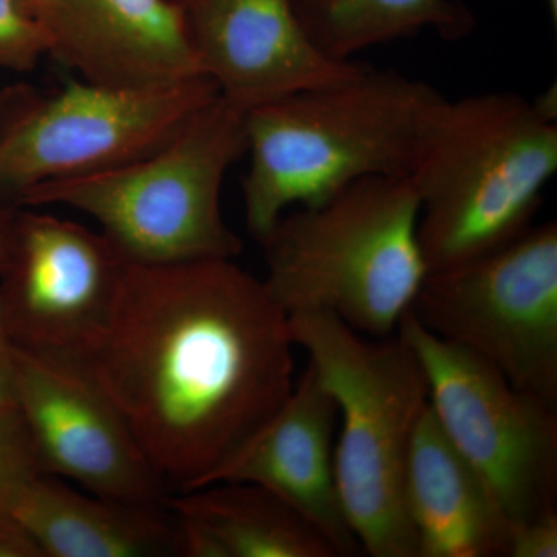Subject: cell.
Listing matches in <instances>:
<instances>
[{
    "mask_svg": "<svg viewBox=\"0 0 557 557\" xmlns=\"http://www.w3.org/2000/svg\"><path fill=\"white\" fill-rule=\"evenodd\" d=\"M288 317L233 259L127 260L78 351L171 494L207 485L287 401Z\"/></svg>",
    "mask_w": 557,
    "mask_h": 557,
    "instance_id": "obj_1",
    "label": "cell"
},
{
    "mask_svg": "<svg viewBox=\"0 0 557 557\" xmlns=\"http://www.w3.org/2000/svg\"><path fill=\"white\" fill-rule=\"evenodd\" d=\"M443 100L424 81L368 65L355 78L249 110V234L262 242L293 205L322 203L357 180L409 178Z\"/></svg>",
    "mask_w": 557,
    "mask_h": 557,
    "instance_id": "obj_2",
    "label": "cell"
},
{
    "mask_svg": "<svg viewBox=\"0 0 557 557\" xmlns=\"http://www.w3.org/2000/svg\"><path fill=\"white\" fill-rule=\"evenodd\" d=\"M557 171V123L512 91L440 102L410 182L429 271L479 258L534 225Z\"/></svg>",
    "mask_w": 557,
    "mask_h": 557,
    "instance_id": "obj_3",
    "label": "cell"
},
{
    "mask_svg": "<svg viewBox=\"0 0 557 557\" xmlns=\"http://www.w3.org/2000/svg\"><path fill=\"white\" fill-rule=\"evenodd\" d=\"M409 178L375 175L282 215L259 242L262 278L287 317L329 313L369 338L395 335L428 274Z\"/></svg>",
    "mask_w": 557,
    "mask_h": 557,
    "instance_id": "obj_4",
    "label": "cell"
},
{
    "mask_svg": "<svg viewBox=\"0 0 557 557\" xmlns=\"http://www.w3.org/2000/svg\"><path fill=\"white\" fill-rule=\"evenodd\" d=\"M288 324L293 343L309 354L338 406L336 483L362 552L418 557L405 507L410 440L429 405L417 355L398 333L369 338L329 313L292 314Z\"/></svg>",
    "mask_w": 557,
    "mask_h": 557,
    "instance_id": "obj_5",
    "label": "cell"
},
{
    "mask_svg": "<svg viewBox=\"0 0 557 557\" xmlns=\"http://www.w3.org/2000/svg\"><path fill=\"white\" fill-rule=\"evenodd\" d=\"M245 116L219 95L149 156L40 183L17 205L90 215L134 263L237 258L242 242L223 220L220 194L226 172L247 153Z\"/></svg>",
    "mask_w": 557,
    "mask_h": 557,
    "instance_id": "obj_6",
    "label": "cell"
},
{
    "mask_svg": "<svg viewBox=\"0 0 557 557\" xmlns=\"http://www.w3.org/2000/svg\"><path fill=\"white\" fill-rule=\"evenodd\" d=\"M219 95L208 76L156 87L79 79L53 95L17 91L0 120V200L17 203L40 183L143 159Z\"/></svg>",
    "mask_w": 557,
    "mask_h": 557,
    "instance_id": "obj_7",
    "label": "cell"
},
{
    "mask_svg": "<svg viewBox=\"0 0 557 557\" xmlns=\"http://www.w3.org/2000/svg\"><path fill=\"white\" fill-rule=\"evenodd\" d=\"M438 338L485 359L520 391L557 406V225L429 271L409 309Z\"/></svg>",
    "mask_w": 557,
    "mask_h": 557,
    "instance_id": "obj_8",
    "label": "cell"
},
{
    "mask_svg": "<svg viewBox=\"0 0 557 557\" xmlns=\"http://www.w3.org/2000/svg\"><path fill=\"white\" fill-rule=\"evenodd\" d=\"M397 333L423 368L443 431L511 525L557 511V406L512 386L485 359L429 332L409 310Z\"/></svg>",
    "mask_w": 557,
    "mask_h": 557,
    "instance_id": "obj_9",
    "label": "cell"
},
{
    "mask_svg": "<svg viewBox=\"0 0 557 557\" xmlns=\"http://www.w3.org/2000/svg\"><path fill=\"white\" fill-rule=\"evenodd\" d=\"M14 376L44 474L110 500L166 507L170 487L78 351L16 346Z\"/></svg>",
    "mask_w": 557,
    "mask_h": 557,
    "instance_id": "obj_10",
    "label": "cell"
},
{
    "mask_svg": "<svg viewBox=\"0 0 557 557\" xmlns=\"http://www.w3.org/2000/svg\"><path fill=\"white\" fill-rule=\"evenodd\" d=\"M127 259L102 233L21 212L0 298L16 346L81 351L104 324Z\"/></svg>",
    "mask_w": 557,
    "mask_h": 557,
    "instance_id": "obj_11",
    "label": "cell"
},
{
    "mask_svg": "<svg viewBox=\"0 0 557 557\" xmlns=\"http://www.w3.org/2000/svg\"><path fill=\"white\" fill-rule=\"evenodd\" d=\"M201 72L242 112L355 78L368 64L329 58L289 0H174Z\"/></svg>",
    "mask_w": 557,
    "mask_h": 557,
    "instance_id": "obj_12",
    "label": "cell"
},
{
    "mask_svg": "<svg viewBox=\"0 0 557 557\" xmlns=\"http://www.w3.org/2000/svg\"><path fill=\"white\" fill-rule=\"evenodd\" d=\"M336 418L335 398L309 362L287 401L205 486L242 482L263 487L317 528L336 555H359L362 548L336 483Z\"/></svg>",
    "mask_w": 557,
    "mask_h": 557,
    "instance_id": "obj_13",
    "label": "cell"
},
{
    "mask_svg": "<svg viewBox=\"0 0 557 557\" xmlns=\"http://www.w3.org/2000/svg\"><path fill=\"white\" fill-rule=\"evenodd\" d=\"M405 507L418 557H508L511 522L443 431L431 403L410 440Z\"/></svg>",
    "mask_w": 557,
    "mask_h": 557,
    "instance_id": "obj_14",
    "label": "cell"
},
{
    "mask_svg": "<svg viewBox=\"0 0 557 557\" xmlns=\"http://www.w3.org/2000/svg\"><path fill=\"white\" fill-rule=\"evenodd\" d=\"M10 511L44 557L182 556L178 520L170 508L110 500L51 475L33 480Z\"/></svg>",
    "mask_w": 557,
    "mask_h": 557,
    "instance_id": "obj_15",
    "label": "cell"
},
{
    "mask_svg": "<svg viewBox=\"0 0 557 557\" xmlns=\"http://www.w3.org/2000/svg\"><path fill=\"white\" fill-rule=\"evenodd\" d=\"M166 507L203 530L223 557L338 556L298 511L252 483H212L174 493Z\"/></svg>",
    "mask_w": 557,
    "mask_h": 557,
    "instance_id": "obj_16",
    "label": "cell"
},
{
    "mask_svg": "<svg viewBox=\"0 0 557 557\" xmlns=\"http://www.w3.org/2000/svg\"><path fill=\"white\" fill-rule=\"evenodd\" d=\"M300 27L322 53L338 61L358 51L434 28L465 38L475 17L460 0H289Z\"/></svg>",
    "mask_w": 557,
    "mask_h": 557,
    "instance_id": "obj_17",
    "label": "cell"
},
{
    "mask_svg": "<svg viewBox=\"0 0 557 557\" xmlns=\"http://www.w3.org/2000/svg\"><path fill=\"white\" fill-rule=\"evenodd\" d=\"M121 87H156L205 76L174 0H94Z\"/></svg>",
    "mask_w": 557,
    "mask_h": 557,
    "instance_id": "obj_18",
    "label": "cell"
},
{
    "mask_svg": "<svg viewBox=\"0 0 557 557\" xmlns=\"http://www.w3.org/2000/svg\"><path fill=\"white\" fill-rule=\"evenodd\" d=\"M50 40V54L89 83L121 87L94 0H21Z\"/></svg>",
    "mask_w": 557,
    "mask_h": 557,
    "instance_id": "obj_19",
    "label": "cell"
},
{
    "mask_svg": "<svg viewBox=\"0 0 557 557\" xmlns=\"http://www.w3.org/2000/svg\"><path fill=\"white\" fill-rule=\"evenodd\" d=\"M39 475L46 474L20 412H0V511L10 509Z\"/></svg>",
    "mask_w": 557,
    "mask_h": 557,
    "instance_id": "obj_20",
    "label": "cell"
},
{
    "mask_svg": "<svg viewBox=\"0 0 557 557\" xmlns=\"http://www.w3.org/2000/svg\"><path fill=\"white\" fill-rule=\"evenodd\" d=\"M44 54L50 40L21 0H0V70L28 72Z\"/></svg>",
    "mask_w": 557,
    "mask_h": 557,
    "instance_id": "obj_21",
    "label": "cell"
},
{
    "mask_svg": "<svg viewBox=\"0 0 557 557\" xmlns=\"http://www.w3.org/2000/svg\"><path fill=\"white\" fill-rule=\"evenodd\" d=\"M557 511L528 522L515 523L509 530L508 557H556Z\"/></svg>",
    "mask_w": 557,
    "mask_h": 557,
    "instance_id": "obj_22",
    "label": "cell"
},
{
    "mask_svg": "<svg viewBox=\"0 0 557 557\" xmlns=\"http://www.w3.org/2000/svg\"><path fill=\"white\" fill-rule=\"evenodd\" d=\"M14 351L16 343L7 322L5 309L0 298V412L17 410L16 387H14Z\"/></svg>",
    "mask_w": 557,
    "mask_h": 557,
    "instance_id": "obj_23",
    "label": "cell"
},
{
    "mask_svg": "<svg viewBox=\"0 0 557 557\" xmlns=\"http://www.w3.org/2000/svg\"><path fill=\"white\" fill-rule=\"evenodd\" d=\"M0 557H44L36 539L10 509L0 511Z\"/></svg>",
    "mask_w": 557,
    "mask_h": 557,
    "instance_id": "obj_24",
    "label": "cell"
},
{
    "mask_svg": "<svg viewBox=\"0 0 557 557\" xmlns=\"http://www.w3.org/2000/svg\"><path fill=\"white\" fill-rule=\"evenodd\" d=\"M14 219L16 214H10L0 200V273L5 270L13 247Z\"/></svg>",
    "mask_w": 557,
    "mask_h": 557,
    "instance_id": "obj_25",
    "label": "cell"
},
{
    "mask_svg": "<svg viewBox=\"0 0 557 557\" xmlns=\"http://www.w3.org/2000/svg\"><path fill=\"white\" fill-rule=\"evenodd\" d=\"M549 11H552L553 21H557V0H548Z\"/></svg>",
    "mask_w": 557,
    "mask_h": 557,
    "instance_id": "obj_26",
    "label": "cell"
}]
</instances>
